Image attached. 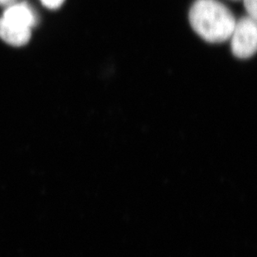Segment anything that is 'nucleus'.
Instances as JSON below:
<instances>
[{"mask_svg":"<svg viewBox=\"0 0 257 257\" xmlns=\"http://www.w3.org/2000/svg\"><path fill=\"white\" fill-rule=\"evenodd\" d=\"M189 20L194 31L209 43L228 40L236 22L228 8L217 0H197L190 10Z\"/></svg>","mask_w":257,"mask_h":257,"instance_id":"obj_1","label":"nucleus"},{"mask_svg":"<svg viewBox=\"0 0 257 257\" xmlns=\"http://www.w3.org/2000/svg\"><path fill=\"white\" fill-rule=\"evenodd\" d=\"M231 39V50L236 58H248L255 54L257 49L256 20L241 18L235 22Z\"/></svg>","mask_w":257,"mask_h":257,"instance_id":"obj_2","label":"nucleus"},{"mask_svg":"<svg viewBox=\"0 0 257 257\" xmlns=\"http://www.w3.org/2000/svg\"><path fill=\"white\" fill-rule=\"evenodd\" d=\"M3 19L14 25L29 29L34 27L38 23L36 13L26 3L13 4L8 6Z\"/></svg>","mask_w":257,"mask_h":257,"instance_id":"obj_3","label":"nucleus"},{"mask_svg":"<svg viewBox=\"0 0 257 257\" xmlns=\"http://www.w3.org/2000/svg\"><path fill=\"white\" fill-rule=\"evenodd\" d=\"M31 37V29L21 27L0 19V38L13 46H23Z\"/></svg>","mask_w":257,"mask_h":257,"instance_id":"obj_4","label":"nucleus"},{"mask_svg":"<svg viewBox=\"0 0 257 257\" xmlns=\"http://www.w3.org/2000/svg\"><path fill=\"white\" fill-rule=\"evenodd\" d=\"M245 9L248 13V16L252 18L253 20H256L257 10L256 0H243Z\"/></svg>","mask_w":257,"mask_h":257,"instance_id":"obj_5","label":"nucleus"},{"mask_svg":"<svg viewBox=\"0 0 257 257\" xmlns=\"http://www.w3.org/2000/svg\"><path fill=\"white\" fill-rule=\"evenodd\" d=\"M40 1L49 10H57L64 2V0H40Z\"/></svg>","mask_w":257,"mask_h":257,"instance_id":"obj_6","label":"nucleus"},{"mask_svg":"<svg viewBox=\"0 0 257 257\" xmlns=\"http://www.w3.org/2000/svg\"><path fill=\"white\" fill-rule=\"evenodd\" d=\"M15 0H0V5L3 6H10L15 4Z\"/></svg>","mask_w":257,"mask_h":257,"instance_id":"obj_7","label":"nucleus"}]
</instances>
